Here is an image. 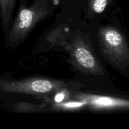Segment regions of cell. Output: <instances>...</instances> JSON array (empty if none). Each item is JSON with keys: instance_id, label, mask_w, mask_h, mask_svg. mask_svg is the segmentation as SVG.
Returning a JSON list of instances; mask_svg holds the SVG:
<instances>
[{"instance_id": "6da1fadb", "label": "cell", "mask_w": 129, "mask_h": 129, "mask_svg": "<svg viewBox=\"0 0 129 129\" xmlns=\"http://www.w3.org/2000/svg\"><path fill=\"white\" fill-rule=\"evenodd\" d=\"M51 13L46 0H37L30 7L21 8L13 23L9 40L11 44H18L25 40L35 25Z\"/></svg>"}, {"instance_id": "7a4b0ae2", "label": "cell", "mask_w": 129, "mask_h": 129, "mask_svg": "<svg viewBox=\"0 0 129 129\" xmlns=\"http://www.w3.org/2000/svg\"><path fill=\"white\" fill-rule=\"evenodd\" d=\"M98 41L103 55L118 69L124 70L129 63V51L125 38L115 28L103 27L98 31Z\"/></svg>"}, {"instance_id": "3957f363", "label": "cell", "mask_w": 129, "mask_h": 129, "mask_svg": "<svg viewBox=\"0 0 129 129\" xmlns=\"http://www.w3.org/2000/svg\"><path fill=\"white\" fill-rule=\"evenodd\" d=\"M66 84L60 81L34 78L18 81H0V89L6 93L45 96L62 91Z\"/></svg>"}, {"instance_id": "277c9868", "label": "cell", "mask_w": 129, "mask_h": 129, "mask_svg": "<svg viewBox=\"0 0 129 129\" xmlns=\"http://www.w3.org/2000/svg\"><path fill=\"white\" fill-rule=\"evenodd\" d=\"M71 56L74 62L85 73L93 75L103 74V70L97 59L88 47L82 42L76 40L73 45Z\"/></svg>"}, {"instance_id": "5b68a950", "label": "cell", "mask_w": 129, "mask_h": 129, "mask_svg": "<svg viewBox=\"0 0 129 129\" xmlns=\"http://www.w3.org/2000/svg\"><path fill=\"white\" fill-rule=\"evenodd\" d=\"M77 97L83 100L86 102V104L96 109H113L128 107V100L118 98L91 94H78Z\"/></svg>"}, {"instance_id": "8992f818", "label": "cell", "mask_w": 129, "mask_h": 129, "mask_svg": "<svg viewBox=\"0 0 129 129\" xmlns=\"http://www.w3.org/2000/svg\"><path fill=\"white\" fill-rule=\"evenodd\" d=\"M15 3L16 0H0V13L4 30H6L10 24Z\"/></svg>"}, {"instance_id": "52a82bcc", "label": "cell", "mask_w": 129, "mask_h": 129, "mask_svg": "<svg viewBox=\"0 0 129 129\" xmlns=\"http://www.w3.org/2000/svg\"><path fill=\"white\" fill-rule=\"evenodd\" d=\"M15 110L19 112H31L39 111L42 109L40 106L33 105L31 103H18L14 105Z\"/></svg>"}, {"instance_id": "ba28073f", "label": "cell", "mask_w": 129, "mask_h": 129, "mask_svg": "<svg viewBox=\"0 0 129 129\" xmlns=\"http://www.w3.org/2000/svg\"><path fill=\"white\" fill-rule=\"evenodd\" d=\"M108 0H90V7L94 12L101 13L106 8Z\"/></svg>"}, {"instance_id": "9c48e42d", "label": "cell", "mask_w": 129, "mask_h": 129, "mask_svg": "<svg viewBox=\"0 0 129 129\" xmlns=\"http://www.w3.org/2000/svg\"><path fill=\"white\" fill-rule=\"evenodd\" d=\"M84 104H86V102L83 101V102H69V103H61L59 105L60 107L64 108H78L79 107H81L82 105Z\"/></svg>"}, {"instance_id": "30bf717a", "label": "cell", "mask_w": 129, "mask_h": 129, "mask_svg": "<svg viewBox=\"0 0 129 129\" xmlns=\"http://www.w3.org/2000/svg\"><path fill=\"white\" fill-rule=\"evenodd\" d=\"M60 91L58 92V94H57L55 95V102L59 103V102H61L63 100V99L64 98V94L62 93H60Z\"/></svg>"}, {"instance_id": "8fae6325", "label": "cell", "mask_w": 129, "mask_h": 129, "mask_svg": "<svg viewBox=\"0 0 129 129\" xmlns=\"http://www.w3.org/2000/svg\"><path fill=\"white\" fill-rule=\"evenodd\" d=\"M71 1H73V0H71Z\"/></svg>"}]
</instances>
